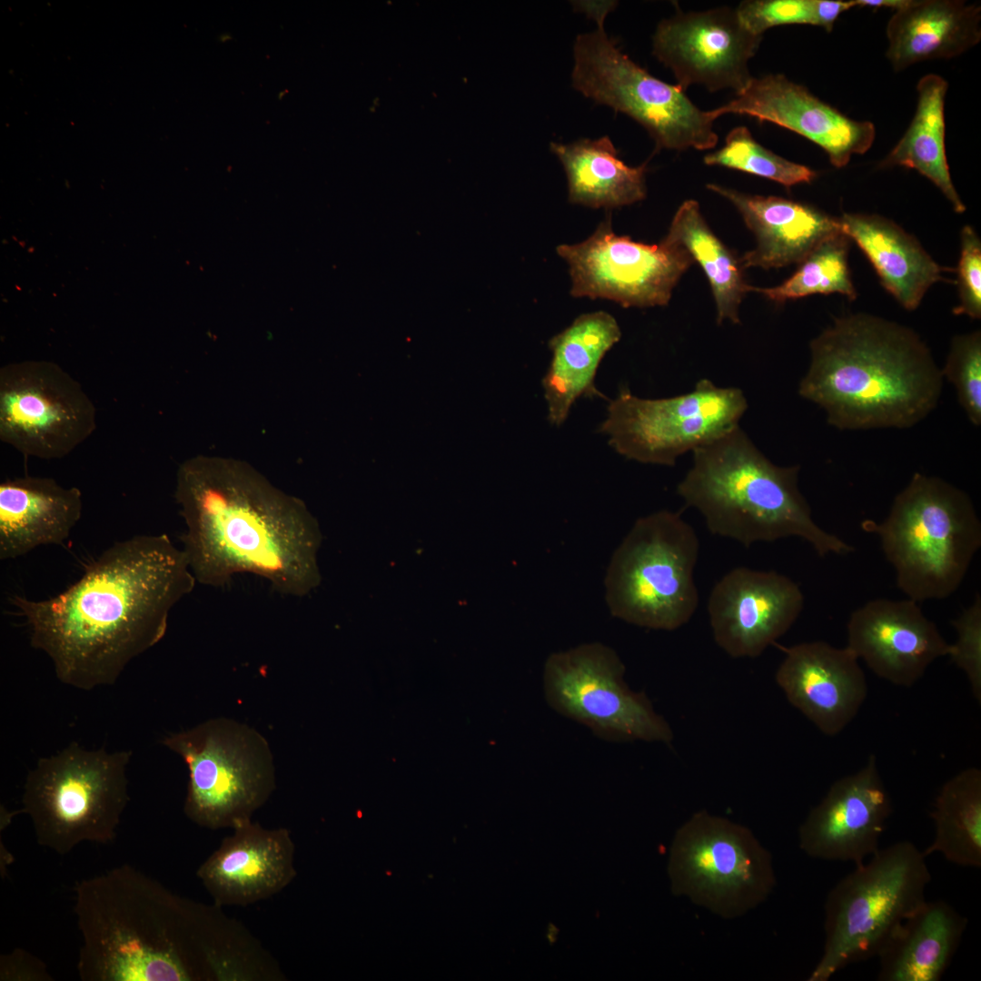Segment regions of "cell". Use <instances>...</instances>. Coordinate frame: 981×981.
Instances as JSON below:
<instances>
[{"instance_id": "obj_29", "label": "cell", "mask_w": 981, "mask_h": 981, "mask_svg": "<svg viewBox=\"0 0 981 981\" xmlns=\"http://www.w3.org/2000/svg\"><path fill=\"white\" fill-rule=\"evenodd\" d=\"M967 921L944 901H925L900 923L879 951L877 980H940Z\"/></svg>"}, {"instance_id": "obj_1", "label": "cell", "mask_w": 981, "mask_h": 981, "mask_svg": "<svg viewBox=\"0 0 981 981\" xmlns=\"http://www.w3.org/2000/svg\"><path fill=\"white\" fill-rule=\"evenodd\" d=\"M195 583L183 550L166 534L137 535L110 546L60 594L10 602L57 679L90 690L113 685L164 637L171 609Z\"/></svg>"}, {"instance_id": "obj_35", "label": "cell", "mask_w": 981, "mask_h": 981, "mask_svg": "<svg viewBox=\"0 0 981 981\" xmlns=\"http://www.w3.org/2000/svg\"><path fill=\"white\" fill-rule=\"evenodd\" d=\"M708 165L735 169L777 182L786 187L812 182L814 170L779 156L763 147L746 126L733 128L719 150L704 157Z\"/></svg>"}, {"instance_id": "obj_18", "label": "cell", "mask_w": 981, "mask_h": 981, "mask_svg": "<svg viewBox=\"0 0 981 981\" xmlns=\"http://www.w3.org/2000/svg\"><path fill=\"white\" fill-rule=\"evenodd\" d=\"M803 607L804 595L793 580L746 567L726 573L708 601L713 639L734 659L760 656L791 628Z\"/></svg>"}, {"instance_id": "obj_10", "label": "cell", "mask_w": 981, "mask_h": 981, "mask_svg": "<svg viewBox=\"0 0 981 981\" xmlns=\"http://www.w3.org/2000/svg\"><path fill=\"white\" fill-rule=\"evenodd\" d=\"M931 875L923 852L899 841L856 867L828 893L825 945L808 978L827 981L847 966L879 951L900 923L925 899Z\"/></svg>"}, {"instance_id": "obj_8", "label": "cell", "mask_w": 981, "mask_h": 981, "mask_svg": "<svg viewBox=\"0 0 981 981\" xmlns=\"http://www.w3.org/2000/svg\"><path fill=\"white\" fill-rule=\"evenodd\" d=\"M699 541L678 512L638 519L613 552L604 579L610 614L651 629L675 630L697 610Z\"/></svg>"}, {"instance_id": "obj_40", "label": "cell", "mask_w": 981, "mask_h": 981, "mask_svg": "<svg viewBox=\"0 0 981 981\" xmlns=\"http://www.w3.org/2000/svg\"><path fill=\"white\" fill-rule=\"evenodd\" d=\"M912 3L913 0H855L856 6L887 7L895 11L906 8Z\"/></svg>"}, {"instance_id": "obj_33", "label": "cell", "mask_w": 981, "mask_h": 981, "mask_svg": "<svg viewBox=\"0 0 981 981\" xmlns=\"http://www.w3.org/2000/svg\"><path fill=\"white\" fill-rule=\"evenodd\" d=\"M936 827L933 842L923 851L935 852L963 867H981V770L965 768L940 788L930 812Z\"/></svg>"}, {"instance_id": "obj_20", "label": "cell", "mask_w": 981, "mask_h": 981, "mask_svg": "<svg viewBox=\"0 0 981 981\" xmlns=\"http://www.w3.org/2000/svg\"><path fill=\"white\" fill-rule=\"evenodd\" d=\"M891 813L890 796L871 755L858 771L836 780L810 810L798 830L799 847L815 858L860 866L879 849Z\"/></svg>"}, {"instance_id": "obj_9", "label": "cell", "mask_w": 981, "mask_h": 981, "mask_svg": "<svg viewBox=\"0 0 981 981\" xmlns=\"http://www.w3.org/2000/svg\"><path fill=\"white\" fill-rule=\"evenodd\" d=\"M577 3V10L593 18L598 26L576 37L573 87L638 122L653 138L657 150L715 147L718 137L708 111L694 104L679 84L663 82L638 65L609 37L604 20L616 2Z\"/></svg>"}, {"instance_id": "obj_22", "label": "cell", "mask_w": 981, "mask_h": 981, "mask_svg": "<svg viewBox=\"0 0 981 981\" xmlns=\"http://www.w3.org/2000/svg\"><path fill=\"white\" fill-rule=\"evenodd\" d=\"M775 680L788 701L830 737L855 718L868 691L857 657L823 640L785 649Z\"/></svg>"}, {"instance_id": "obj_25", "label": "cell", "mask_w": 981, "mask_h": 981, "mask_svg": "<svg viewBox=\"0 0 981 981\" xmlns=\"http://www.w3.org/2000/svg\"><path fill=\"white\" fill-rule=\"evenodd\" d=\"M82 492L52 478L22 477L0 484V560L42 545H61L79 521Z\"/></svg>"}, {"instance_id": "obj_31", "label": "cell", "mask_w": 981, "mask_h": 981, "mask_svg": "<svg viewBox=\"0 0 981 981\" xmlns=\"http://www.w3.org/2000/svg\"><path fill=\"white\" fill-rule=\"evenodd\" d=\"M948 83L937 74L923 76L917 85V104L907 130L880 164L882 167L915 169L929 179L956 213L966 206L951 179L945 146V100Z\"/></svg>"}, {"instance_id": "obj_39", "label": "cell", "mask_w": 981, "mask_h": 981, "mask_svg": "<svg viewBox=\"0 0 981 981\" xmlns=\"http://www.w3.org/2000/svg\"><path fill=\"white\" fill-rule=\"evenodd\" d=\"M960 258L956 268L958 304L956 315L981 318V241L970 225L961 230Z\"/></svg>"}, {"instance_id": "obj_24", "label": "cell", "mask_w": 981, "mask_h": 981, "mask_svg": "<svg viewBox=\"0 0 981 981\" xmlns=\"http://www.w3.org/2000/svg\"><path fill=\"white\" fill-rule=\"evenodd\" d=\"M707 188L729 201L755 236V247L739 258L744 269L801 263L821 243L842 233L838 218L800 202L748 194L716 183Z\"/></svg>"}, {"instance_id": "obj_28", "label": "cell", "mask_w": 981, "mask_h": 981, "mask_svg": "<svg viewBox=\"0 0 981 981\" xmlns=\"http://www.w3.org/2000/svg\"><path fill=\"white\" fill-rule=\"evenodd\" d=\"M841 232L855 241L883 287L907 310H916L927 290L945 280L940 266L919 242L894 222L877 215L844 213Z\"/></svg>"}, {"instance_id": "obj_19", "label": "cell", "mask_w": 981, "mask_h": 981, "mask_svg": "<svg viewBox=\"0 0 981 981\" xmlns=\"http://www.w3.org/2000/svg\"><path fill=\"white\" fill-rule=\"evenodd\" d=\"M708 113L714 120L727 114H744L790 130L818 145L837 168L846 166L852 155L868 151L876 137L871 122L847 117L779 74L753 77L734 99Z\"/></svg>"}, {"instance_id": "obj_15", "label": "cell", "mask_w": 981, "mask_h": 981, "mask_svg": "<svg viewBox=\"0 0 981 981\" xmlns=\"http://www.w3.org/2000/svg\"><path fill=\"white\" fill-rule=\"evenodd\" d=\"M96 429V410L60 366L26 361L0 369V440L25 456L62 459Z\"/></svg>"}, {"instance_id": "obj_32", "label": "cell", "mask_w": 981, "mask_h": 981, "mask_svg": "<svg viewBox=\"0 0 981 981\" xmlns=\"http://www.w3.org/2000/svg\"><path fill=\"white\" fill-rule=\"evenodd\" d=\"M664 239L685 248L704 271L715 301L718 323H739V306L751 286L744 278L739 258L709 228L697 201L681 203Z\"/></svg>"}, {"instance_id": "obj_26", "label": "cell", "mask_w": 981, "mask_h": 981, "mask_svg": "<svg viewBox=\"0 0 981 981\" xmlns=\"http://www.w3.org/2000/svg\"><path fill=\"white\" fill-rule=\"evenodd\" d=\"M621 337L619 326L609 313H585L549 342L551 361L542 387L548 420L560 426L580 397L604 398L595 377L605 354Z\"/></svg>"}, {"instance_id": "obj_16", "label": "cell", "mask_w": 981, "mask_h": 981, "mask_svg": "<svg viewBox=\"0 0 981 981\" xmlns=\"http://www.w3.org/2000/svg\"><path fill=\"white\" fill-rule=\"evenodd\" d=\"M556 250L569 265L573 297L607 299L623 307L667 305L694 263L685 248L666 239L647 244L617 235L609 216L585 241Z\"/></svg>"}, {"instance_id": "obj_5", "label": "cell", "mask_w": 981, "mask_h": 981, "mask_svg": "<svg viewBox=\"0 0 981 981\" xmlns=\"http://www.w3.org/2000/svg\"><path fill=\"white\" fill-rule=\"evenodd\" d=\"M692 452L677 493L712 534L745 547L798 537L820 557L854 551L813 520L798 488L799 465H776L739 426Z\"/></svg>"}, {"instance_id": "obj_7", "label": "cell", "mask_w": 981, "mask_h": 981, "mask_svg": "<svg viewBox=\"0 0 981 981\" xmlns=\"http://www.w3.org/2000/svg\"><path fill=\"white\" fill-rule=\"evenodd\" d=\"M132 754L72 742L39 758L26 776L22 797L38 844L66 855L83 842H113L129 802L126 772Z\"/></svg>"}, {"instance_id": "obj_3", "label": "cell", "mask_w": 981, "mask_h": 981, "mask_svg": "<svg viewBox=\"0 0 981 981\" xmlns=\"http://www.w3.org/2000/svg\"><path fill=\"white\" fill-rule=\"evenodd\" d=\"M798 394L838 430L907 429L938 404L944 379L911 328L858 312L834 320L809 344Z\"/></svg>"}, {"instance_id": "obj_11", "label": "cell", "mask_w": 981, "mask_h": 981, "mask_svg": "<svg viewBox=\"0 0 981 981\" xmlns=\"http://www.w3.org/2000/svg\"><path fill=\"white\" fill-rule=\"evenodd\" d=\"M189 771L183 810L195 824L233 828L251 819L275 788L273 758L255 729L218 718L165 737Z\"/></svg>"}, {"instance_id": "obj_14", "label": "cell", "mask_w": 981, "mask_h": 981, "mask_svg": "<svg viewBox=\"0 0 981 981\" xmlns=\"http://www.w3.org/2000/svg\"><path fill=\"white\" fill-rule=\"evenodd\" d=\"M625 670L618 653L601 642L553 652L543 667L545 700L602 740L670 744V725L645 693L629 689Z\"/></svg>"}, {"instance_id": "obj_37", "label": "cell", "mask_w": 981, "mask_h": 981, "mask_svg": "<svg viewBox=\"0 0 981 981\" xmlns=\"http://www.w3.org/2000/svg\"><path fill=\"white\" fill-rule=\"evenodd\" d=\"M736 11L743 25L761 36L778 25L818 26L817 0H748L741 2Z\"/></svg>"}, {"instance_id": "obj_27", "label": "cell", "mask_w": 981, "mask_h": 981, "mask_svg": "<svg viewBox=\"0 0 981 981\" xmlns=\"http://www.w3.org/2000/svg\"><path fill=\"white\" fill-rule=\"evenodd\" d=\"M981 8L957 0H913L887 26V57L896 71L931 59L956 57L981 39Z\"/></svg>"}, {"instance_id": "obj_12", "label": "cell", "mask_w": 981, "mask_h": 981, "mask_svg": "<svg viewBox=\"0 0 981 981\" xmlns=\"http://www.w3.org/2000/svg\"><path fill=\"white\" fill-rule=\"evenodd\" d=\"M669 854L672 892L723 918L756 907L776 886L772 856L751 830L706 810L678 829Z\"/></svg>"}, {"instance_id": "obj_36", "label": "cell", "mask_w": 981, "mask_h": 981, "mask_svg": "<svg viewBox=\"0 0 981 981\" xmlns=\"http://www.w3.org/2000/svg\"><path fill=\"white\" fill-rule=\"evenodd\" d=\"M946 379L956 389L959 404L969 421L981 424V332L955 336L943 369Z\"/></svg>"}, {"instance_id": "obj_21", "label": "cell", "mask_w": 981, "mask_h": 981, "mask_svg": "<svg viewBox=\"0 0 981 981\" xmlns=\"http://www.w3.org/2000/svg\"><path fill=\"white\" fill-rule=\"evenodd\" d=\"M847 647L879 678L909 688L948 643L918 602L875 599L855 609L847 624Z\"/></svg>"}, {"instance_id": "obj_4", "label": "cell", "mask_w": 981, "mask_h": 981, "mask_svg": "<svg viewBox=\"0 0 981 981\" xmlns=\"http://www.w3.org/2000/svg\"><path fill=\"white\" fill-rule=\"evenodd\" d=\"M84 981H189L187 943L200 945L194 909L129 865L75 884Z\"/></svg>"}, {"instance_id": "obj_38", "label": "cell", "mask_w": 981, "mask_h": 981, "mask_svg": "<svg viewBox=\"0 0 981 981\" xmlns=\"http://www.w3.org/2000/svg\"><path fill=\"white\" fill-rule=\"evenodd\" d=\"M957 638L950 644L948 657L966 674L975 699L981 701V597L951 621Z\"/></svg>"}, {"instance_id": "obj_23", "label": "cell", "mask_w": 981, "mask_h": 981, "mask_svg": "<svg viewBox=\"0 0 981 981\" xmlns=\"http://www.w3.org/2000/svg\"><path fill=\"white\" fill-rule=\"evenodd\" d=\"M233 829L196 873L217 906L266 899L294 879L295 846L287 828L265 829L248 819Z\"/></svg>"}, {"instance_id": "obj_30", "label": "cell", "mask_w": 981, "mask_h": 981, "mask_svg": "<svg viewBox=\"0 0 981 981\" xmlns=\"http://www.w3.org/2000/svg\"><path fill=\"white\" fill-rule=\"evenodd\" d=\"M550 146L564 167L571 203L612 209L646 197L647 164H626L609 136L570 144L552 142Z\"/></svg>"}, {"instance_id": "obj_17", "label": "cell", "mask_w": 981, "mask_h": 981, "mask_svg": "<svg viewBox=\"0 0 981 981\" xmlns=\"http://www.w3.org/2000/svg\"><path fill=\"white\" fill-rule=\"evenodd\" d=\"M761 39L743 25L736 9H679L658 25L652 53L684 90L699 84L710 92L729 88L737 94L753 78L748 61Z\"/></svg>"}, {"instance_id": "obj_2", "label": "cell", "mask_w": 981, "mask_h": 981, "mask_svg": "<svg viewBox=\"0 0 981 981\" xmlns=\"http://www.w3.org/2000/svg\"><path fill=\"white\" fill-rule=\"evenodd\" d=\"M174 497L186 530L183 550L196 580L223 587L251 573L284 596L316 585L315 523L303 502L244 461L197 455L176 472Z\"/></svg>"}, {"instance_id": "obj_13", "label": "cell", "mask_w": 981, "mask_h": 981, "mask_svg": "<svg viewBox=\"0 0 981 981\" xmlns=\"http://www.w3.org/2000/svg\"><path fill=\"white\" fill-rule=\"evenodd\" d=\"M748 409L743 391L708 379L680 395L639 398L627 387L609 401L599 431L620 455L641 463L674 466L689 451L739 426Z\"/></svg>"}, {"instance_id": "obj_34", "label": "cell", "mask_w": 981, "mask_h": 981, "mask_svg": "<svg viewBox=\"0 0 981 981\" xmlns=\"http://www.w3.org/2000/svg\"><path fill=\"white\" fill-rule=\"evenodd\" d=\"M849 240L843 233L831 236L811 252L784 282L769 288L751 286L749 292H759L776 302L835 292L855 300L857 292L847 263Z\"/></svg>"}, {"instance_id": "obj_6", "label": "cell", "mask_w": 981, "mask_h": 981, "mask_svg": "<svg viewBox=\"0 0 981 981\" xmlns=\"http://www.w3.org/2000/svg\"><path fill=\"white\" fill-rule=\"evenodd\" d=\"M861 527L878 536L898 589L918 603L951 596L981 547V522L969 495L919 472L882 521L867 519Z\"/></svg>"}]
</instances>
